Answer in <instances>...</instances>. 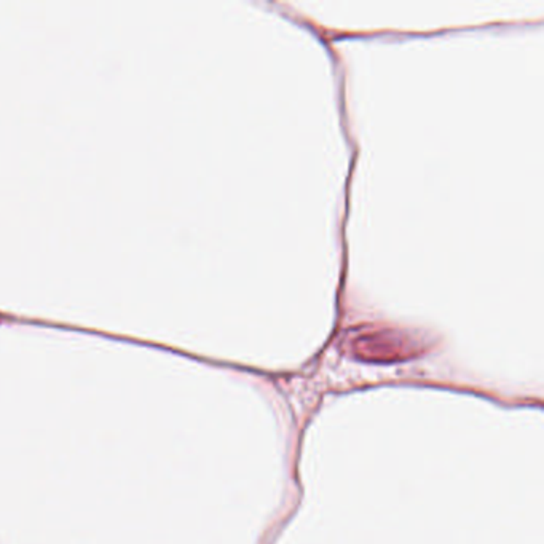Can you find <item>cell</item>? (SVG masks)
<instances>
[]
</instances>
